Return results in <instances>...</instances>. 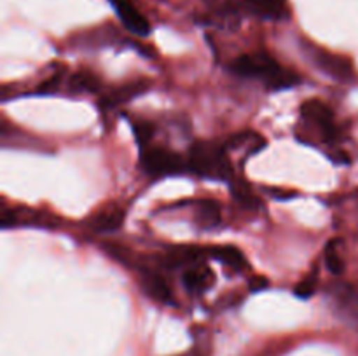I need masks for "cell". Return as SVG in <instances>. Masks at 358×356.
<instances>
[{"label":"cell","mask_w":358,"mask_h":356,"mask_svg":"<svg viewBox=\"0 0 358 356\" xmlns=\"http://www.w3.org/2000/svg\"><path fill=\"white\" fill-rule=\"evenodd\" d=\"M227 68L238 77L261 79L273 91L289 89V87L299 86L303 82V77L296 70L287 68L264 51L240 56V58L233 59Z\"/></svg>","instance_id":"1"},{"label":"cell","mask_w":358,"mask_h":356,"mask_svg":"<svg viewBox=\"0 0 358 356\" xmlns=\"http://www.w3.org/2000/svg\"><path fill=\"white\" fill-rule=\"evenodd\" d=\"M187 163L189 173L196 175L199 178L219 181L234 180L233 164H231L229 152L226 150L224 143L220 145V143L215 142L199 140L191 147Z\"/></svg>","instance_id":"2"},{"label":"cell","mask_w":358,"mask_h":356,"mask_svg":"<svg viewBox=\"0 0 358 356\" xmlns=\"http://www.w3.org/2000/svg\"><path fill=\"white\" fill-rule=\"evenodd\" d=\"M140 166L152 178L178 177L189 173L187 159L164 147L149 145L140 150Z\"/></svg>","instance_id":"3"},{"label":"cell","mask_w":358,"mask_h":356,"mask_svg":"<svg viewBox=\"0 0 358 356\" xmlns=\"http://www.w3.org/2000/svg\"><path fill=\"white\" fill-rule=\"evenodd\" d=\"M303 51L306 54V58L313 63V66L317 70H320L322 73H325L331 79L338 80V82H353L357 79L355 66L350 58L343 54H336V52H329L325 49L317 47V45L310 44V42H304Z\"/></svg>","instance_id":"4"},{"label":"cell","mask_w":358,"mask_h":356,"mask_svg":"<svg viewBox=\"0 0 358 356\" xmlns=\"http://www.w3.org/2000/svg\"><path fill=\"white\" fill-rule=\"evenodd\" d=\"M301 115H303L304 122H308L311 128L317 129L322 142L334 143L339 138V135H341L331 107L322 100L313 98V100L304 101L301 105Z\"/></svg>","instance_id":"5"},{"label":"cell","mask_w":358,"mask_h":356,"mask_svg":"<svg viewBox=\"0 0 358 356\" xmlns=\"http://www.w3.org/2000/svg\"><path fill=\"white\" fill-rule=\"evenodd\" d=\"M112 7H114L115 14L121 20L122 27L129 31V34L136 35V37H147L150 34V24L147 17L136 9L133 0H108Z\"/></svg>","instance_id":"6"},{"label":"cell","mask_w":358,"mask_h":356,"mask_svg":"<svg viewBox=\"0 0 358 356\" xmlns=\"http://www.w3.org/2000/svg\"><path fill=\"white\" fill-rule=\"evenodd\" d=\"M140 285H142L143 292L150 297V299L157 300L161 304H173V292H171L170 285L166 279L154 269H142L140 271Z\"/></svg>","instance_id":"7"},{"label":"cell","mask_w":358,"mask_h":356,"mask_svg":"<svg viewBox=\"0 0 358 356\" xmlns=\"http://www.w3.org/2000/svg\"><path fill=\"white\" fill-rule=\"evenodd\" d=\"M241 6L261 20L282 21L289 17L287 0H241Z\"/></svg>","instance_id":"8"},{"label":"cell","mask_w":358,"mask_h":356,"mask_svg":"<svg viewBox=\"0 0 358 356\" xmlns=\"http://www.w3.org/2000/svg\"><path fill=\"white\" fill-rule=\"evenodd\" d=\"M17 225H37V227H55L56 218L55 216H45L44 213L35 212V209H6L2 213V227L9 229V227Z\"/></svg>","instance_id":"9"},{"label":"cell","mask_w":358,"mask_h":356,"mask_svg":"<svg viewBox=\"0 0 358 356\" xmlns=\"http://www.w3.org/2000/svg\"><path fill=\"white\" fill-rule=\"evenodd\" d=\"M150 87L149 79H136L131 82H126L122 86L114 87L108 94H105L100 101L101 108H112L117 107V105L124 103V101L133 100V98L140 96L142 93H145Z\"/></svg>","instance_id":"10"},{"label":"cell","mask_w":358,"mask_h":356,"mask_svg":"<svg viewBox=\"0 0 358 356\" xmlns=\"http://www.w3.org/2000/svg\"><path fill=\"white\" fill-rule=\"evenodd\" d=\"M122 222H124V209L119 208L117 205H107L87 220V225L94 232H114L121 229Z\"/></svg>","instance_id":"11"},{"label":"cell","mask_w":358,"mask_h":356,"mask_svg":"<svg viewBox=\"0 0 358 356\" xmlns=\"http://www.w3.org/2000/svg\"><path fill=\"white\" fill-rule=\"evenodd\" d=\"M182 283H184L185 290H189V292L203 293L215 283V274H213L208 265L199 262V264L185 269V272L182 274Z\"/></svg>","instance_id":"12"},{"label":"cell","mask_w":358,"mask_h":356,"mask_svg":"<svg viewBox=\"0 0 358 356\" xmlns=\"http://www.w3.org/2000/svg\"><path fill=\"white\" fill-rule=\"evenodd\" d=\"M336 311L341 320H345L350 327L358 330V292H355L352 286H339L338 297H336Z\"/></svg>","instance_id":"13"},{"label":"cell","mask_w":358,"mask_h":356,"mask_svg":"<svg viewBox=\"0 0 358 356\" xmlns=\"http://www.w3.org/2000/svg\"><path fill=\"white\" fill-rule=\"evenodd\" d=\"M208 257L215 258V260H219L220 264H224L226 267L233 269V271L236 272L250 271V264H248L243 251L236 246H231V244H226V246L208 248Z\"/></svg>","instance_id":"14"},{"label":"cell","mask_w":358,"mask_h":356,"mask_svg":"<svg viewBox=\"0 0 358 356\" xmlns=\"http://www.w3.org/2000/svg\"><path fill=\"white\" fill-rule=\"evenodd\" d=\"M196 222L203 225L205 229H212V227L219 225L222 220V213H220L219 202L213 199H199L196 201Z\"/></svg>","instance_id":"15"},{"label":"cell","mask_w":358,"mask_h":356,"mask_svg":"<svg viewBox=\"0 0 358 356\" xmlns=\"http://www.w3.org/2000/svg\"><path fill=\"white\" fill-rule=\"evenodd\" d=\"M69 84L70 89L77 91V93H98L101 87L100 79L90 70H80V72L73 73Z\"/></svg>","instance_id":"16"},{"label":"cell","mask_w":358,"mask_h":356,"mask_svg":"<svg viewBox=\"0 0 358 356\" xmlns=\"http://www.w3.org/2000/svg\"><path fill=\"white\" fill-rule=\"evenodd\" d=\"M231 191H233L234 199H236L240 205H243L245 208H259V206H261L259 198L252 192V188L248 187L245 181L233 180L231 181Z\"/></svg>","instance_id":"17"},{"label":"cell","mask_w":358,"mask_h":356,"mask_svg":"<svg viewBox=\"0 0 358 356\" xmlns=\"http://www.w3.org/2000/svg\"><path fill=\"white\" fill-rule=\"evenodd\" d=\"M338 244H339V241H336V239L331 241V243L327 244V248H325V253H324L325 265H327L329 271L336 276H339L345 272V262H343L341 255H339Z\"/></svg>","instance_id":"18"},{"label":"cell","mask_w":358,"mask_h":356,"mask_svg":"<svg viewBox=\"0 0 358 356\" xmlns=\"http://www.w3.org/2000/svg\"><path fill=\"white\" fill-rule=\"evenodd\" d=\"M133 133H135V138L140 150H142L150 145L154 133H156V128L147 121H133Z\"/></svg>","instance_id":"19"},{"label":"cell","mask_w":358,"mask_h":356,"mask_svg":"<svg viewBox=\"0 0 358 356\" xmlns=\"http://www.w3.org/2000/svg\"><path fill=\"white\" fill-rule=\"evenodd\" d=\"M317 292V278L313 274L306 276L304 279H301L296 286H294V293H296L299 299H310Z\"/></svg>","instance_id":"20"},{"label":"cell","mask_w":358,"mask_h":356,"mask_svg":"<svg viewBox=\"0 0 358 356\" xmlns=\"http://www.w3.org/2000/svg\"><path fill=\"white\" fill-rule=\"evenodd\" d=\"M62 77H63L62 72L52 73V75L49 77V79H45L44 82H42L41 86H38L37 93H41V94H51V93H55V91L59 87V84H62Z\"/></svg>","instance_id":"21"},{"label":"cell","mask_w":358,"mask_h":356,"mask_svg":"<svg viewBox=\"0 0 358 356\" xmlns=\"http://www.w3.org/2000/svg\"><path fill=\"white\" fill-rule=\"evenodd\" d=\"M248 286H250V292H261V290L268 288L269 281L264 278V276H252Z\"/></svg>","instance_id":"22"},{"label":"cell","mask_w":358,"mask_h":356,"mask_svg":"<svg viewBox=\"0 0 358 356\" xmlns=\"http://www.w3.org/2000/svg\"><path fill=\"white\" fill-rule=\"evenodd\" d=\"M178 356H210V351L206 346L198 344V346H194L192 349H189L187 353H182V355H178Z\"/></svg>","instance_id":"23"}]
</instances>
